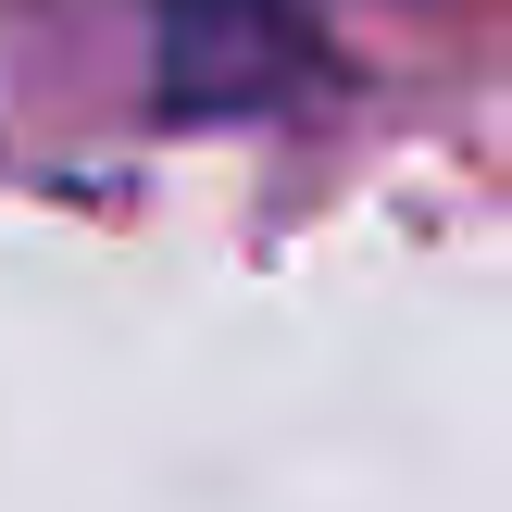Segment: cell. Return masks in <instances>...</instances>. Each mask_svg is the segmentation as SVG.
<instances>
[{"instance_id":"1","label":"cell","mask_w":512,"mask_h":512,"mask_svg":"<svg viewBox=\"0 0 512 512\" xmlns=\"http://www.w3.org/2000/svg\"><path fill=\"white\" fill-rule=\"evenodd\" d=\"M150 13H163V113L175 125L275 113L325 75V38L300 0H150Z\"/></svg>"}]
</instances>
